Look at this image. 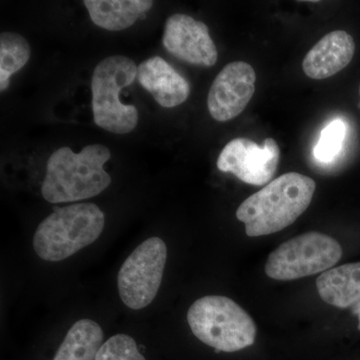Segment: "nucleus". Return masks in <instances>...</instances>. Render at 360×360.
Returning a JSON list of instances; mask_svg holds the SVG:
<instances>
[{
    "instance_id": "f8f14e48",
    "label": "nucleus",
    "mask_w": 360,
    "mask_h": 360,
    "mask_svg": "<svg viewBox=\"0 0 360 360\" xmlns=\"http://www.w3.org/2000/svg\"><path fill=\"white\" fill-rule=\"evenodd\" d=\"M137 79L162 108L179 106L191 94V85L186 78L160 56L146 59L137 66Z\"/></svg>"
},
{
    "instance_id": "9b49d317",
    "label": "nucleus",
    "mask_w": 360,
    "mask_h": 360,
    "mask_svg": "<svg viewBox=\"0 0 360 360\" xmlns=\"http://www.w3.org/2000/svg\"><path fill=\"white\" fill-rule=\"evenodd\" d=\"M355 42L343 30L329 32L312 47L302 63V70L312 79L333 77L354 58Z\"/></svg>"
},
{
    "instance_id": "9d476101",
    "label": "nucleus",
    "mask_w": 360,
    "mask_h": 360,
    "mask_svg": "<svg viewBox=\"0 0 360 360\" xmlns=\"http://www.w3.org/2000/svg\"><path fill=\"white\" fill-rule=\"evenodd\" d=\"M162 44L174 58L191 65L210 68L219 58L207 25L186 14L175 13L167 18Z\"/></svg>"
},
{
    "instance_id": "dca6fc26",
    "label": "nucleus",
    "mask_w": 360,
    "mask_h": 360,
    "mask_svg": "<svg viewBox=\"0 0 360 360\" xmlns=\"http://www.w3.org/2000/svg\"><path fill=\"white\" fill-rule=\"evenodd\" d=\"M30 58V46L25 37L14 32L0 34V90L9 85L13 73L18 72Z\"/></svg>"
},
{
    "instance_id": "aec40b11",
    "label": "nucleus",
    "mask_w": 360,
    "mask_h": 360,
    "mask_svg": "<svg viewBox=\"0 0 360 360\" xmlns=\"http://www.w3.org/2000/svg\"><path fill=\"white\" fill-rule=\"evenodd\" d=\"M359 97H360V84H359ZM359 108L360 110V101H359Z\"/></svg>"
},
{
    "instance_id": "6e6552de",
    "label": "nucleus",
    "mask_w": 360,
    "mask_h": 360,
    "mask_svg": "<svg viewBox=\"0 0 360 360\" xmlns=\"http://www.w3.org/2000/svg\"><path fill=\"white\" fill-rule=\"evenodd\" d=\"M281 149L274 139H265L264 146L248 139H232L222 149L217 168L236 175L251 186H262L269 182L278 167Z\"/></svg>"
},
{
    "instance_id": "2eb2a0df",
    "label": "nucleus",
    "mask_w": 360,
    "mask_h": 360,
    "mask_svg": "<svg viewBox=\"0 0 360 360\" xmlns=\"http://www.w3.org/2000/svg\"><path fill=\"white\" fill-rule=\"evenodd\" d=\"M103 341V328L97 322L80 319L68 330L53 360H94Z\"/></svg>"
},
{
    "instance_id": "6ab92c4d",
    "label": "nucleus",
    "mask_w": 360,
    "mask_h": 360,
    "mask_svg": "<svg viewBox=\"0 0 360 360\" xmlns=\"http://www.w3.org/2000/svg\"><path fill=\"white\" fill-rule=\"evenodd\" d=\"M352 312H354V314L357 315V319H359V326H357V328L360 330V302L359 304L355 305L354 307H352Z\"/></svg>"
},
{
    "instance_id": "39448f33",
    "label": "nucleus",
    "mask_w": 360,
    "mask_h": 360,
    "mask_svg": "<svg viewBox=\"0 0 360 360\" xmlns=\"http://www.w3.org/2000/svg\"><path fill=\"white\" fill-rule=\"evenodd\" d=\"M137 77L132 59L112 56L103 59L94 68L91 78L92 112L97 127L112 134H127L139 123L134 105L120 101V94Z\"/></svg>"
},
{
    "instance_id": "1a4fd4ad",
    "label": "nucleus",
    "mask_w": 360,
    "mask_h": 360,
    "mask_svg": "<svg viewBox=\"0 0 360 360\" xmlns=\"http://www.w3.org/2000/svg\"><path fill=\"white\" fill-rule=\"evenodd\" d=\"M255 70L245 61L225 65L208 92L207 108L213 120L225 122L240 115L255 94Z\"/></svg>"
},
{
    "instance_id": "a211bd4d",
    "label": "nucleus",
    "mask_w": 360,
    "mask_h": 360,
    "mask_svg": "<svg viewBox=\"0 0 360 360\" xmlns=\"http://www.w3.org/2000/svg\"><path fill=\"white\" fill-rule=\"evenodd\" d=\"M345 136V125L341 120H333L321 131L319 141L314 148L316 160L329 162L335 160L342 148Z\"/></svg>"
},
{
    "instance_id": "423d86ee",
    "label": "nucleus",
    "mask_w": 360,
    "mask_h": 360,
    "mask_svg": "<svg viewBox=\"0 0 360 360\" xmlns=\"http://www.w3.org/2000/svg\"><path fill=\"white\" fill-rule=\"evenodd\" d=\"M342 257L338 240L311 231L291 238L270 253L265 274L271 279L295 281L331 269Z\"/></svg>"
},
{
    "instance_id": "f03ea898",
    "label": "nucleus",
    "mask_w": 360,
    "mask_h": 360,
    "mask_svg": "<svg viewBox=\"0 0 360 360\" xmlns=\"http://www.w3.org/2000/svg\"><path fill=\"white\" fill-rule=\"evenodd\" d=\"M110 149L101 144L85 146L79 153L70 148L54 151L46 165L41 193L51 203L75 202L105 191L111 177L104 170Z\"/></svg>"
},
{
    "instance_id": "f257e3e1",
    "label": "nucleus",
    "mask_w": 360,
    "mask_h": 360,
    "mask_svg": "<svg viewBox=\"0 0 360 360\" xmlns=\"http://www.w3.org/2000/svg\"><path fill=\"white\" fill-rule=\"evenodd\" d=\"M315 188L314 179L288 172L246 198L236 210V217L245 224L246 234L251 238L276 233L309 208Z\"/></svg>"
},
{
    "instance_id": "7ed1b4c3",
    "label": "nucleus",
    "mask_w": 360,
    "mask_h": 360,
    "mask_svg": "<svg viewBox=\"0 0 360 360\" xmlns=\"http://www.w3.org/2000/svg\"><path fill=\"white\" fill-rule=\"evenodd\" d=\"M104 225L103 210L94 203L58 207L40 222L33 248L45 262H61L94 243L103 233Z\"/></svg>"
},
{
    "instance_id": "ddd939ff",
    "label": "nucleus",
    "mask_w": 360,
    "mask_h": 360,
    "mask_svg": "<svg viewBox=\"0 0 360 360\" xmlns=\"http://www.w3.org/2000/svg\"><path fill=\"white\" fill-rule=\"evenodd\" d=\"M324 302L338 307H354L360 302V262L347 264L323 272L316 279Z\"/></svg>"
},
{
    "instance_id": "4468645a",
    "label": "nucleus",
    "mask_w": 360,
    "mask_h": 360,
    "mask_svg": "<svg viewBox=\"0 0 360 360\" xmlns=\"http://www.w3.org/2000/svg\"><path fill=\"white\" fill-rule=\"evenodd\" d=\"M84 4L92 22L110 32L127 30L153 6L150 0H85Z\"/></svg>"
},
{
    "instance_id": "f3484780",
    "label": "nucleus",
    "mask_w": 360,
    "mask_h": 360,
    "mask_svg": "<svg viewBox=\"0 0 360 360\" xmlns=\"http://www.w3.org/2000/svg\"><path fill=\"white\" fill-rule=\"evenodd\" d=\"M94 360H146L131 336L116 335L105 341Z\"/></svg>"
},
{
    "instance_id": "20e7f679",
    "label": "nucleus",
    "mask_w": 360,
    "mask_h": 360,
    "mask_svg": "<svg viewBox=\"0 0 360 360\" xmlns=\"http://www.w3.org/2000/svg\"><path fill=\"white\" fill-rule=\"evenodd\" d=\"M196 338L215 352H236L251 347L257 326L250 314L231 298L207 295L193 302L187 312Z\"/></svg>"
},
{
    "instance_id": "0eeeda50",
    "label": "nucleus",
    "mask_w": 360,
    "mask_h": 360,
    "mask_svg": "<svg viewBox=\"0 0 360 360\" xmlns=\"http://www.w3.org/2000/svg\"><path fill=\"white\" fill-rule=\"evenodd\" d=\"M167 248L160 238H150L137 246L127 258L117 276L122 302L130 309L148 307L162 283Z\"/></svg>"
}]
</instances>
